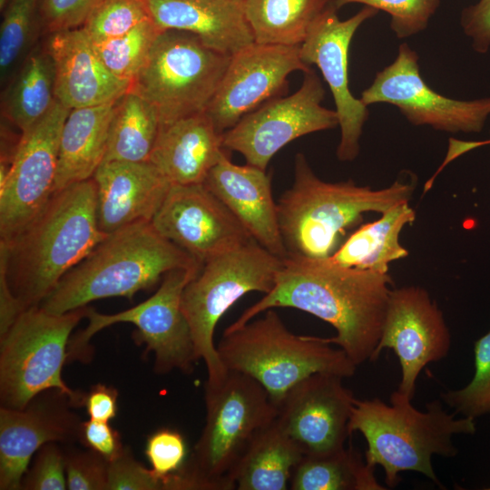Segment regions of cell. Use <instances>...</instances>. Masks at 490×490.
<instances>
[{
	"label": "cell",
	"instance_id": "cell-42",
	"mask_svg": "<svg viewBox=\"0 0 490 490\" xmlns=\"http://www.w3.org/2000/svg\"><path fill=\"white\" fill-rule=\"evenodd\" d=\"M103 0H40L43 32L82 27L89 15Z\"/></svg>",
	"mask_w": 490,
	"mask_h": 490
},
{
	"label": "cell",
	"instance_id": "cell-9",
	"mask_svg": "<svg viewBox=\"0 0 490 490\" xmlns=\"http://www.w3.org/2000/svg\"><path fill=\"white\" fill-rule=\"evenodd\" d=\"M86 310L87 306L54 314L33 307L22 311L0 335L1 407L23 409L49 389L67 394L75 407H82L83 393L66 385L62 370L68 361L71 333Z\"/></svg>",
	"mask_w": 490,
	"mask_h": 490
},
{
	"label": "cell",
	"instance_id": "cell-2",
	"mask_svg": "<svg viewBox=\"0 0 490 490\" xmlns=\"http://www.w3.org/2000/svg\"><path fill=\"white\" fill-rule=\"evenodd\" d=\"M107 234L98 227L93 178L54 192L11 238L0 240V281L22 311L40 306Z\"/></svg>",
	"mask_w": 490,
	"mask_h": 490
},
{
	"label": "cell",
	"instance_id": "cell-45",
	"mask_svg": "<svg viewBox=\"0 0 490 490\" xmlns=\"http://www.w3.org/2000/svg\"><path fill=\"white\" fill-rule=\"evenodd\" d=\"M118 390L105 384H95L83 393L82 407L91 419L109 422L117 413Z\"/></svg>",
	"mask_w": 490,
	"mask_h": 490
},
{
	"label": "cell",
	"instance_id": "cell-48",
	"mask_svg": "<svg viewBox=\"0 0 490 490\" xmlns=\"http://www.w3.org/2000/svg\"><path fill=\"white\" fill-rule=\"evenodd\" d=\"M486 490H490V487H487Z\"/></svg>",
	"mask_w": 490,
	"mask_h": 490
},
{
	"label": "cell",
	"instance_id": "cell-26",
	"mask_svg": "<svg viewBox=\"0 0 490 490\" xmlns=\"http://www.w3.org/2000/svg\"><path fill=\"white\" fill-rule=\"evenodd\" d=\"M115 102L70 110L60 136L54 193L91 179L103 163Z\"/></svg>",
	"mask_w": 490,
	"mask_h": 490
},
{
	"label": "cell",
	"instance_id": "cell-46",
	"mask_svg": "<svg viewBox=\"0 0 490 490\" xmlns=\"http://www.w3.org/2000/svg\"><path fill=\"white\" fill-rule=\"evenodd\" d=\"M490 144V138L485 141H460L454 138L448 140V148L444 161L439 168L432 175V177L426 181V185L432 187L435 179L441 172V171L452 161L458 158L462 154L476 149L478 147Z\"/></svg>",
	"mask_w": 490,
	"mask_h": 490
},
{
	"label": "cell",
	"instance_id": "cell-25",
	"mask_svg": "<svg viewBox=\"0 0 490 490\" xmlns=\"http://www.w3.org/2000/svg\"><path fill=\"white\" fill-rule=\"evenodd\" d=\"M224 151L222 134L203 112L162 126L148 162L171 184H198Z\"/></svg>",
	"mask_w": 490,
	"mask_h": 490
},
{
	"label": "cell",
	"instance_id": "cell-47",
	"mask_svg": "<svg viewBox=\"0 0 490 490\" xmlns=\"http://www.w3.org/2000/svg\"><path fill=\"white\" fill-rule=\"evenodd\" d=\"M10 0H0V10L3 11Z\"/></svg>",
	"mask_w": 490,
	"mask_h": 490
},
{
	"label": "cell",
	"instance_id": "cell-32",
	"mask_svg": "<svg viewBox=\"0 0 490 490\" xmlns=\"http://www.w3.org/2000/svg\"><path fill=\"white\" fill-rule=\"evenodd\" d=\"M329 0H242L254 42L300 45Z\"/></svg>",
	"mask_w": 490,
	"mask_h": 490
},
{
	"label": "cell",
	"instance_id": "cell-43",
	"mask_svg": "<svg viewBox=\"0 0 490 490\" xmlns=\"http://www.w3.org/2000/svg\"><path fill=\"white\" fill-rule=\"evenodd\" d=\"M78 442L85 448L98 453L108 462L119 456L124 448L121 435L116 429L108 422L91 418L82 421Z\"/></svg>",
	"mask_w": 490,
	"mask_h": 490
},
{
	"label": "cell",
	"instance_id": "cell-27",
	"mask_svg": "<svg viewBox=\"0 0 490 490\" xmlns=\"http://www.w3.org/2000/svg\"><path fill=\"white\" fill-rule=\"evenodd\" d=\"M54 64L46 42L38 43L5 85L1 114L21 133L41 120L54 106Z\"/></svg>",
	"mask_w": 490,
	"mask_h": 490
},
{
	"label": "cell",
	"instance_id": "cell-14",
	"mask_svg": "<svg viewBox=\"0 0 490 490\" xmlns=\"http://www.w3.org/2000/svg\"><path fill=\"white\" fill-rule=\"evenodd\" d=\"M70 109L57 100L22 132L6 181L0 186V240L23 229L54 194L60 136Z\"/></svg>",
	"mask_w": 490,
	"mask_h": 490
},
{
	"label": "cell",
	"instance_id": "cell-6",
	"mask_svg": "<svg viewBox=\"0 0 490 490\" xmlns=\"http://www.w3.org/2000/svg\"><path fill=\"white\" fill-rule=\"evenodd\" d=\"M205 425L183 468V490H233L237 466L257 433L275 420L277 407L252 377L228 370L205 384Z\"/></svg>",
	"mask_w": 490,
	"mask_h": 490
},
{
	"label": "cell",
	"instance_id": "cell-10",
	"mask_svg": "<svg viewBox=\"0 0 490 490\" xmlns=\"http://www.w3.org/2000/svg\"><path fill=\"white\" fill-rule=\"evenodd\" d=\"M231 55L191 33L164 30L156 39L130 90L156 109L162 126L205 112Z\"/></svg>",
	"mask_w": 490,
	"mask_h": 490
},
{
	"label": "cell",
	"instance_id": "cell-11",
	"mask_svg": "<svg viewBox=\"0 0 490 490\" xmlns=\"http://www.w3.org/2000/svg\"><path fill=\"white\" fill-rule=\"evenodd\" d=\"M200 269H178L167 272L157 291L146 300L115 314H102L87 307V327L69 342L68 360H90L91 338L100 330L116 323H132L137 330L134 340L144 344L154 355V371L167 374L179 370L194 371L199 361L181 299L186 284Z\"/></svg>",
	"mask_w": 490,
	"mask_h": 490
},
{
	"label": "cell",
	"instance_id": "cell-1",
	"mask_svg": "<svg viewBox=\"0 0 490 490\" xmlns=\"http://www.w3.org/2000/svg\"><path fill=\"white\" fill-rule=\"evenodd\" d=\"M392 278L388 273L343 267L328 257H288L270 291L227 328H237L264 311L292 308L328 322L337 345L358 367L370 360L381 336Z\"/></svg>",
	"mask_w": 490,
	"mask_h": 490
},
{
	"label": "cell",
	"instance_id": "cell-21",
	"mask_svg": "<svg viewBox=\"0 0 490 490\" xmlns=\"http://www.w3.org/2000/svg\"><path fill=\"white\" fill-rule=\"evenodd\" d=\"M92 178L97 223L105 234L152 221L172 185L150 162H103Z\"/></svg>",
	"mask_w": 490,
	"mask_h": 490
},
{
	"label": "cell",
	"instance_id": "cell-17",
	"mask_svg": "<svg viewBox=\"0 0 490 490\" xmlns=\"http://www.w3.org/2000/svg\"><path fill=\"white\" fill-rule=\"evenodd\" d=\"M152 224L201 265L254 240L203 183L172 184Z\"/></svg>",
	"mask_w": 490,
	"mask_h": 490
},
{
	"label": "cell",
	"instance_id": "cell-3",
	"mask_svg": "<svg viewBox=\"0 0 490 490\" xmlns=\"http://www.w3.org/2000/svg\"><path fill=\"white\" fill-rule=\"evenodd\" d=\"M416 179L395 181L373 190L353 181L328 182L318 178L306 157L298 153L294 180L277 202L280 235L288 257L312 259L331 256L345 240L347 230L363 220L365 212L380 214L409 202Z\"/></svg>",
	"mask_w": 490,
	"mask_h": 490
},
{
	"label": "cell",
	"instance_id": "cell-24",
	"mask_svg": "<svg viewBox=\"0 0 490 490\" xmlns=\"http://www.w3.org/2000/svg\"><path fill=\"white\" fill-rule=\"evenodd\" d=\"M162 31L197 35L207 46L232 55L254 42L242 0H143Z\"/></svg>",
	"mask_w": 490,
	"mask_h": 490
},
{
	"label": "cell",
	"instance_id": "cell-8",
	"mask_svg": "<svg viewBox=\"0 0 490 490\" xmlns=\"http://www.w3.org/2000/svg\"><path fill=\"white\" fill-rule=\"evenodd\" d=\"M282 265L283 260L252 240L206 261L184 287L181 307L207 369L205 384L220 383L228 372L214 344L218 322L246 294L270 291Z\"/></svg>",
	"mask_w": 490,
	"mask_h": 490
},
{
	"label": "cell",
	"instance_id": "cell-30",
	"mask_svg": "<svg viewBox=\"0 0 490 490\" xmlns=\"http://www.w3.org/2000/svg\"><path fill=\"white\" fill-rule=\"evenodd\" d=\"M368 466L352 446L303 455L289 481L291 490H385Z\"/></svg>",
	"mask_w": 490,
	"mask_h": 490
},
{
	"label": "cell",
	"instance_id": "cell-41",
	"mask_svg": "<svg viewBox=\"0 0 490 490\" xmlns=\"http://www.w3.org/2000/svg\"><path fill=\"white\" fill-rule=\"evenodd\" d=\"M107 490H167V486L162 477L143 466L124 446L119 456L109 462Z\"/></svg>",
	"mask_w": 490,
	"mask_h": 490
},
{
	"label": "cell",
	"instance_id": "cell-44",
	"mask_svg": "<svg viewBox=\"0 0 490 490\" xmlns=\"http://www.w3.org/2000/svg\"><path fill=\"white\" fill-rule=\"evenodd\" d=\"M464 33L472 39L473 48L485 54L490 47V0H479L461 14Z\"/></svg>",
	"mask_w": 490,
	"mask_h": 490
},
{
	"label": "cell",
	"instance_id": "cell-23",
	"mask_svg": "<svg viewBox=\"0 0 490 490\" xmlns=\"http://www.w3.org/2000/svg\"><path fill=\"white\" fill-rule=\"evenodd\" d=\"M203 184L226 205L255 241L281 260L287 258L271 179L266 170L235 164L224 152Z\"/></svg>",
	"mask_w": 490,
	"mask_h": 490
},
{
	"label": "cell",
	"instance_id": "cell-5",
	"mask_svg": "<svg viewBox=\"0 0 490 490\" xmlns=\"http://www.w3.org/2000/svg\"><path fill=\"white\" fill-rule=\"evenodd\" d=\"M412 399L398 390L390 396V404L376 397L355 399L348 422L349 436L360 432L366 439V463L380 466L385 483L394 488L401 481L399 474L414 471L423 474L438 486L441 484L432 466L434 455L455 457L457 448L453 436L474 435L475 419L444 409L440 399L426 404L425 411L417 410Z\"/></svg>",
	"mask_w": 490,
	"mask_h": 490
},
{
	"label": "cell",
	"instance_id": "cell-16",
	"mask_svg": "<svg viewBox=\"0 0 490 490\" xmlns=\"http://www.w3.org/2000/svg\"><path fill=\"white\" fill-rule=\"evenodd\" d=\"M450 348L451 334L443 312L425 289H391L381 336L370 361H376L384 348L395 352L401 368L399 392L413 399L423 368L445 358Z\"/></svg>",
	"mask_w": 490,
	"mask_h": 490
},
{
	"label": "cell",
	"instance_id": "cell-19",
	"mask_svg": "<svg viewBox=\"0 0 490 490\" xmlns=\"http://www.w3.org/2000/svg\"><path fill=\"white\" fill-rule=\"evenodd\" d=\"M344 377L318 372L292 387L277 407L276 421L303 455L345 446L356 397Z\"/></svg>",
	"mask_w": 490,
	"mask_h": 490
},
{
	"label": "cell",
	"instance_id": "cell-29",
	"mask_svg": "<svg viewBox=\"0 0 490 490\" xmlns=\"http://www.w3.org/2000/svg\"><path fill=\"white\" fill-rule=\"evenodd\" d=\"M303 454L276 418L260 429L242 456L234 475L238 490H287Z\"/></svg>",
	"mask_w": 490,
	"mask_h": 490
},
{
	"label": "cell",
	"instance_id": "cell-7",
	"mask_svg": "<svg viewBox=\"0 0 490 490\" xmlns=\"http://www.w3.org/2000/svg\"><path fill=\"white\" fill-rule=\"evenodd\" d=\"M216 348L227 370L255 379L276 406L312 374L326 372L346 378L357 369L341 348H334L324 338L291 332L274 309L237 328H226Z\"/></svg>",
	"mask_w": 490,
	"mask_h": 490
},
{
	"label": "cell",
	"instance_id": "cell-13",
	"mask_svg": "<svg viewBox=\"0 0 490 490\" xmlns=\"http://www.w3.org/2000/svg\"><path fill=\"white\" fill-rule=\"evenodd\" d=\"M367 106H396L416 126L448 132H479L490 115V97L462 101L439 94L423 80L418 55L407 43L399 45L392 64L377 73L361 93Z\"/></svg>",
	"mask_w": 490,
	"mask_h": 490
},
{
	"label": "cell",
	"instance_id": "cell-28",
	"mask_svg": "<svg viewBox=\"0 0 490 490\" xmlns=\"http://www.w3.org/2000/svg\"><path fill=\"white\" fill-rule=\"evenodd\" d=\"M415 219L408 202L397 204L377 220L360 225L328 258L343 267L388 273L391 262L408 255L399 235Z\"/></svg>",
	"mask_w": 490,
	"mask_h": 490
},
{
	"label": "cell",
	"instance_id": "cell-22",
	"mask_svg": "<svg viewBox=\"0 0 490 490\" xmlns=\"http://www.w3.org/2000/svg\"><path fill=\"white\" fill-rule=\"evenodd\" d=\"M45 42L54 64L55 99L66 108L113 103L130 90L131 82L105 67L83 27L49 34Z\"/></svg>",
	"mask_w": 490,
	"mask_h": 490
},
{
	"label": "cell",
	"instance_id": "cell-4",
	"mask_svg": "<svg viewBox=\"0 0 490 490\" xmlns=\"http://www.w3.org/2000/svg\"><path fill=\"white\" fill-rule=\"evenodd\" d=\"M201 266L158 233L152 221H139L107 234L64 274L40 307L63 314L101 299H132L171 270Z\"/></svg>",
	"mask_w": 490,
	"mask_h": 490
},
{
	"label": "cell",
	"instance_id": "cell-37",
	"mask_svg": "<svg viewBox=\"0 0 490 490\" xmlns=\"http://www.w3.org/2000/svg\"><path fill=\"white\" fill-rule=\"evenodd\" d=\"M338 8L347 4H363L390 15V27L398 38L425 30L440 0H329Z\"/></svg>",
	"mask_w": 490,
	"mask_h": 490
},
{
	"label": "cell",
	"instance_id": "cell-12",
	"mask_svg": "<svg viewBox=\"0 0 490 490\" xmlns=\"http://www.w3.org/2000/svg\"><path fill=\"white\" fill-rule=\"evenodd\" d=\"M300 87L273 98L244 115L222 134L225 150L240 152L247 164L266 170L272 157L295 139L338 125L335 110L322 106L325 90L311 69Z\"/></svg>",
	"mask_w": 490,
	"mask_h": 490
},
{
	"label": "cell",
	"instance_id": "cell-40",
	"mask_svg": "<svg viewBox=\"0 0 490 490\" xmlns=\"http://www.w3.org/2000/svg\"><path fill=\"white\" fill-rule=\"evenodd\" d=\"M67 488L64 450L57 442L44 444L36 453L22 480L24 490H64Z\"/></svg>",
	"mask_w": 490,
	"mask_h": 490
},
{
	"label": "cell",
	"instance_id": "cell-33",
	"mask_svg": "<svg viewBox=\"0 0 490 490\" xmlns=\"http://www.w3.org/2000/svg\"><path fill=\"white\" fill-rule=\"evenodd\" d=\"M2 12L0 79L5 86L39 43L43 25L40 0H10Z\"/></svg>",
	"mask_w": 490,
	"mask_h": 490
},
{
	"label": "cell",
	"instance_id": "cell-20",
	"mask_svg": "<svg viewBox=\"0 0 490 490\" xmlns=\"http://www.w3.org/2000/svg\"><path fill=\"white\" fill-rule=\"evenodd\" d=\"M73 399L57 389L38 394L23 409L0 407V489L20 490L33 456L46 443L79 439Z\"/></svg>",
	"mask_w": 490,
	"mask_h": 490
},
{
	"label": "cell",
	"instance_id": "cell-36",
	"mask_svg": "<svg viewBox=\"0 0 490 490\" xmlns=\"http://www.w3.org/2000/svg\"><path fill=\"white\" fill-rule=\"evenodd\" d=\"M143 0H103L82 26L92 42L125 34L150 20Z\"/></svg>",
	"mask_w": 490,
	"mask_h": 490
},
{
	"label": "cell",
	"instance_id": "cell-31",
	"mask_svg": "<svg viewBox=\"0 0 490 490\" xmlns=\"http://www.w3.org/2000/svg\"><path fill=\"white\" fill-rule=\"evenodd\" d=\"M161 127L154 106L129 90L115 102L103 162H148Z\"/></svg>",
	"mask_w": 490,
	"mask_h": 490
},
{
	"label": "cell",
	"instance_id": "cell-18",
	"mask_svg": "<svg viewBox=\"0 0 490 490\" xmlns=\"http://www.w3.org/2000/svg\"><path fill=\"white\" fill-rule=\"evenodd\" d=\"M309 69L300 58L299 45L253 42L231 55L205 113L223 134L244 115L281 93L291 73Z\"/></svg>",
	"mask_w": 490,
	"mask_h": 490
},
{
	"label": "cell",
	"instance_id": "cell-34",
	"mask_svg": "<svg viewBox=\"0 0 490 490\" xmlns=\"http://www.w3.org/2000/svg\"><path fill=\"white\" fill-rule=\"evenodd\" d=\"M162 31L150 19L125 34L93 44L98 56L113 75L132 83Z\"/></svg>",
	"mask_w": 490,
	"mask_h": 490
},
{
	"label": "cell",
	"instance_id": "cell-15",
	"mask_svg": "<svg viewBox=\"0 0 490 490\" xmlns=\"http://www.w3.org/2000/svg\"><path fill=\"white\" fill-rule=\"evenodd\" d=\"M338 9L337 5L329 1L299 45V54L304 64L318 67L331 91L340 128L337 156L342 162H350L359 152V139L368 110L360 98L350 93L348 50L358 27L378 11L364 5L353 16L340 20Z\"/></svg>",
	"mask_w": 490,
	"mask_h": 490
},
{
	"label": "cell",
	"instance_id": "cell-35",
	"mask_svg": "<svg viewBox=\"0 0 490 490\" xmlns=\"http://www.w3.org/2000/svg\"><path fill=\"white\" fill-rule=\"evenodd\" d=\"M475 374L464 387L440 394L441 401L465 417L475 419L490 414V329L474 347Z\"/></svg>",
	"mask_w": 490,
	"mask_h": 490
},
{
	"label": "cell",
	"instance_id": "cell-39",
	"mask_svg": "<svg viewBox=\"0 0 490 490\" xmlns=\"http://www.w3.org/2000/svg\"><path fill=\"white\" fill-rule=\"evenodd\" d=\"M64 464L67 489L107 490L109 462L98 453L67 447Z\"/></svg>",
	"mask_w": 490,
	"mask_h": 490
},
{
	"label": "cell",
	"instance_id": "cell-38",
	"mask_svg": "<svg viewBox=\"0 0 490 490\" xmlns=\"http://www.w3.org/2000/svg\"><path fill=\"white\" fill-rule=\"evenodd\" d=\"M145 455L151 469L165 481L167 490H174V475L183 468L187 461V445L183 436L175 429H158L148 436Z\"/></svg>",
	"mask_w": 490,
	"mask_h": 490
}]
</instances>
